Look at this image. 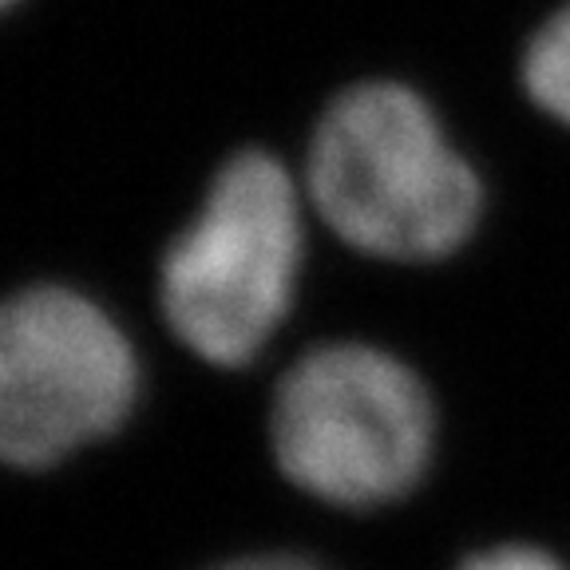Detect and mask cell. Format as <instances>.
Returning <instances> with one entry per match:
<instances>
[{"label": "cell", "instance_id": "obj_1", "mask_svg": "<svg viewBox=\"0 0 570 570\" xmlns=\"http://www.w3.org/2000/svg\"><path fill=\"white\" fill-rule=\"evenodd\" d=\"M305 195L341 242L389 262L448 258L475 234L483 187L420 91H341L309 142Z\"/></svg>", "mask_w": 570, "mask_h": 570}, {"label": "cell", "instance_id": "obj_2", "mask_svg": "<svg viewBox=\"0 0 570 570\" xmlns=\"http://www.w3.org/2000/svg\"><path fill=\"white\" fill-rule=\"evenodd\" d=\"M297 266L302 190L274 155L242 151L214 175L203 210L163 254V317L190 353L238 368L285 321Z\"/></svg>", "mask_w": 570, "mask_h": 570}, {"label": "cell", "instance_id": "obj_3", "mask_svg": "<svg viewBox=\"0 0 570 570\" xmlns=\"http://www.w3.org/2000/svg\"><path fill=\"white\" fill-rule=\"evenodd\" d=\"M269 444L289 483L333 508H384L424 480L436 452V404L401 356L321 345L282 376Z\"/></svg>", "mask_w": 570, "mask_h": 570}, {"label": "cell", "instance_id": "obj_4", "mask_svg": "<svg viewBox=\"0 0 570 570\" xmlns=\"http://www.w3.org/2000/svg\"><path fill=\"white\" fill-rule=\"evenodd\" d=\"M139 361L111 313L68 285L0 302V463L52 468L135 409Z\"/></svg>", "mask_w": 570, "mask_h": 570}, {"label": "cell", "instance_id": "obj_5", "mask_svg": "<svg viewBox=\"0 0 570 570\" xmlns=\"http://www.w3.org/2000/svg\"><path fill=\"white\" fill-rule=\"evenodd\" d=\"M523 88L534 107L570 127V4L531 36L523 56Z\"/></svg>", "mask_w": 570, "mask_h": 570}, {"label": "cell", "instance_id": "obj_6", "mask_svg": "<svg viewBox=\"0 0 570 570\" xmlns=\"http://www.w3.org/2000/svg\"><path fill=\"white\" fill-rule=\"evenodd\" d=\"M460 570H567L554 554L539 551V547L527 543H503L488 547V551L472 554Z\"/></svg>", "mask_w": 570, "mask_h": 570}, {"label": "cell", "instance_id": "obj_7", "mask_svg": "<svg viewBox=\"0 0 570 570\" xmlns=\"http://www.w3.org/2000/svg\"><path fill=\"white\" fill-rule=\"evenodd\" d=\"M214 570H321V567L309 559H297V554H249V559L223 562V567Z\"/></svg>", "mask_w": 570, "mask_h": 570}, {"label": "cell", "instance_id": "obj_8", "mask_svg": "<svg viewBox=\"0 0 570 570\" xmlns=\"http://www.w3.org/2000/svg\"><path fill=\"white\" fill-rule=\"evenodd\" d=\"M9 4H17V0H0V12H4V9H9Z\"/></svg>", "mask_w": 570, "mask_h": 570}]
</instances>
